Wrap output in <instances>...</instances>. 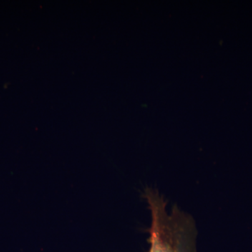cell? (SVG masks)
<instances>
[{
    "mask_svg": "<svg viewBox=\"0 0 252 252\" xmlns=\"http://www.w3.org/2000/svg\"><path fill=\"white\" fill-rule=\"evenodd\" d=\"M152 214L149 252H197L196 229L191 217L177 207L170 212L160 194L152 190L145 193Z\"/></svg>",
    "mask_w": 252,
    "mask_h": 252,
    "instance_id": "6da1fadb",
    "label": "cell"
}]
</instances>
